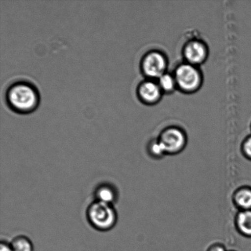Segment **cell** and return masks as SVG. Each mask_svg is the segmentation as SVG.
Masks as SVG:
<instances>
[{
    "label": "cell",
    "instance_id": "6da1fadb",
    "mask_svg": "<svg viewBox=\"0 0 251 251\" xmlns=\"http://www.w3.org/2000/svg\"><path fill=\"white\" fill-rule=\"evenodd\" d=\"M6 101L14 111L26 114L33 111L38 106V91L31 83L21 81L11 85L7 90Z\"/></svg>",
    "mask_w": 251,
    "mask_h": 251
},
{
    "label": "cell",
    "instance_id": "7a4b0ae2",
    "mask_svg": "<svg viewBox=\"0 0 251 251\" xmlns=\"http://www.w3.org/2000/svg\"><path fill=\"white\" fill-rule=\"evenodd\" d=\"M87 216L90 225L100 231L112 229L117 221V214L114 206L97 201L88 206Z\"/></svg>",
    "mask_w": 251,
    "mask_h": 251
},
{
    "label": "cell",
    "instance_id": "3957f363",
    "mask_svg": "<svg viewBox=\"0 0 251 251\" xmlns=\"http://www.w3.org/2000/svg\"><path fill=\"white\" fill-rule=\"evenodd\" d=\"M174 75L177 88L184 93L197 92L202 83V75L200 70L196 66L188 63L178 66Z\"/></svg>",
    "mask_w": 251,
    "mask_h": 251
},
{
    "label": "cell",
    "instance_id": "277c9868",
    "mask_svg": "<svg viewBox=\"0 0 251 251\" xmlns=\"http://www.w3.org/2000/svg\"><path fill=\"white\" fill-rule=\"evenodd\" d=\"M167 60L163 53L158 51H151L143 58L141 69L143 74L149 79L158 78L166 73Z\"/></svg>",
    "mask_w": 251,
    "mask_h": 251
},
{
    "label": "cell",
    "instance_id": "5b68a950",
    "mask_svg": "<svg viewBox=\"0 0 251 251\" xmlns=\"http://www.w3.org/2000/svg\"><path fill=\"white\" fill-rule=\"evenodd\" d=\"M165 152L176 154L180 152L186 145L185 133L178 127H171L162 131L158 139Z\"/></svg>",
    "mask_w": 251,
    "mask_h": 251
},
{
    "label": "cell",
    "instance_id": "8992f818",
    "mask_svg": "<svg viewBox=\"0 0 251 251\" xmlns=\"http://www.w3.org/2000/svg\"><path fill=\"white\" fill-rule=\"evenodd\" d=\"M183 54L186 63L197 66L202 64L207 58L208 48L202 41H191L184 47Z\"/></svg>",
    "mask_w": 251,
    "mask_h": 251
},
{
    "label": "cell",
    "instance_id": "52a82bcc",
    "mask_svg": "<svg viewBox=\"0 0 251 251\" xmlns=\"http://www.w3.org/2000/svg\"><path fill=\"white\" fill-rule=\"evenodd\" d=\"M162 92L158 83L153 80L148 79L142 82L137 88V95L141 101L145 104H156L161 100Z\"/></svg>",
    "mask_w": 251,
    "mask_h": 251
},
{
    "label": "cell",
    "instance_id": "ba28073f",
    "mask_svg": "<svg viewBox=\"0 0 251 251\" xmlns=\"http://www.w3.org/2000/svg\"><path fill=\"white\" fill-rule=\"evenodd\" d=\"M95 197L96 201L113 205L117 200L118 192L111 184H102L96 189Z\"/></svg>",
    "mask_w": 251,
    "mask_h": 251
},
{
    "label": "cell",
    "instance_id": "9c48e42d",
    "mask_svg": "<svg viewBox=\"0 0 251 251\" xmlns=\"http://www.w3.org/2000/svg\"><path fill=\"white\" fill-rule=\"evenodd\" d=\"M234 201L236 205L242 210H251V188L243 187L235 192Z\"/></svg>",
    "mask_w": 251,
    "mask_h": 251
},
{
    "label": "cell",
    "instance_id": "30bf717a",
    "mask_svg": "<svg viewBox=\"0 0 251 251\" xmlns=\"http://www.w3.org/2000/svg\"><path fill=\"white\" fill-rule=\"evenodd\" d=\"M237 226L242 235L251 237V210H242L237 217Z\"/></svg>",
    "mask_w": 251,
    "mask_h": 251
},
{
    "label": "cell",
    "instance_id": "8fae6325",
    "mask_svg": "<svg viewBox=\"0 0 251 251\" xmlns=\"http://www.w3.org/2000/svg\"><path fill=\"white\" fill-rule=\"evenodd\" d=\"M157 83L163 93H172L178 88L174 75L168 73H166L160 77Z\"/></svg>",
    "mask_w": 251,
    "mask_h": 251
},
{
    "label": "cell",
    "instance_id": "7c38bea8",
    "mask_svg": "<svg viewBox=\"0 0 251 251\" xmlns=\"http://www.w3.org/2000/svg\"><path fill=\"white\" fill-rule=\"evenodd\" d=\"M10 245L13 251H33L31 240L25 236H17L12 240Z\"/></svg>",
    "mask_w": 251,
    "mask_h": 251
},
{
    "label": "cell",
    "instance_id": "4fadbf2b",
    "mask_svg": "<svg viewBox=\"0 0 251 251\" xmlns=\"http://www.w3.org/2000/svg\"><path fill=\"white\" fill-rule=\"evenodd\" d=\"M149 151L152 157H156V158L161 157L164 154H166L163 147L162 146L158 139L152 140L150 143Z\"/></svg>",
    "mask_w": 251,
    "mask_h": 251
},
{
    "label": "cell",
    "instance_id": "5bb4252c",
    "mask_svg": "<svg viewBox=\"0 0 251 251\" xmlns=\"http://www.w3.org/2000/svg\"><path fill=\"white\" fill-rule=\"evenodd\" d=\"M243 151L245 156L251 160V135L248 137L243 143Z\"/></svg>",
    "mask_w": 251,
    "mask_h": 251
},
{
    "label": "cell",
    "instance_id": "9a60e30c",
    "mask_svg": "<svg viewBox=\"0 0 251 251\" xmlns=\"http://www.w3.org/2000/svg\"><path fill=\"white\" fill-rule=\"evenodd\" d=\"M207 251H227L226 248L221 244H215L211 245L208 248Z\"/></svg>",
    "mask_w": 251,
    "mask_h": 251
},
{
    "label": "cell",
    "instance_id": "2e32d148",
    "mask_svg": "<svg viewBox=\"0 0 251 251\" xmlns=\"http://www.w3.org/2000/svg\"><path fill=\"white\" fill-rule=\"evenodd\" d=\"M0 251H13L11 245L6 242H1L0 245Z\"/></svg>",
    "mask_w": 251,
    "mask_h": 251
},
{
    "label": "cell",
    "instance_id": "e0dca14e",
    "mask_svg": "<svg viewBox=\"0 0 251 251\" xmlns=\"http://www.w3.org/2000/svg\"></svg>",
    "mask_w": 251,
    "mask_h": 251
}]
</instances>
